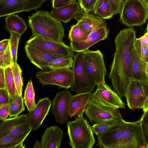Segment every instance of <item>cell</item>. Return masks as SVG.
Here are the masks:
<instances>
[{"mask_svg": "<svg viewBox=\"0 0 148 148\" xmlns=\"http://www.w3.org/2000/svg\"><path fill=\"white\" fill-rule=\"evenodd\" d=\"M72 95L68 90L58 92L52 102V113L56 121L63 124L69 116L70 102Z\"/></svg>", "mask_w": 148, "mask_h": 148, "instance_id": "2e32d148", "label": "cell"}, {"mask_svg": "<svg viewBox=\"0 0 148 148\" xmlns=\"http://www.w3.org/2000/svg\"><path fill=\"white\" fill-rule=\"evenodd\" d=\"M119 21L129 27L141 26L148 18V7L142 0H125Z\"/></svg>", "mask_w": 148, "mask_h": 148, "instance_id": "277c9868", "label": "cell"}, {"mask_svg": "<svg viewBox=\"0 0 148 148\" xmlns=\"http://www.w3.org/2000/svg\"><path fill=\"white\" fill-rule=\"evenodd\" d=\"M82 52L85 67L97 85L105 83L107 72L103 54L99 50L88 49Z\"/></svg>", "mask_w": 148, "mask_h": 148, "instance_id": "ba28073f", "label": "cell"}, {"mask_svg": "<svg viewBox=\"0 0 148 148\" xmlns=\"http://www.w3.org/2000/svg\"><path fill=\"white\" fill-rule=\"evenodd\" d=\"M0 120V138L8 135L29 134L32 130L27 122L26 114Z\"/></svg>", "mask_w": 148, "mask_h": 148, "instance_id": "5bb4252c", "label": "cell"}, {"mask_svg": "<svg viewBox=\"0 0 148 148\" xmlns=\"http://www.w3.org/2000/svg\"><path fill=\"white\" fill-rule=\"evenodd\" d=\"M147 64H143L134 48L130 68V79L148 82L146 72Z\"/></svg>", "mask_w": 148, "mask_h": 148, "instance_id": "cb8c5ba5", "label": "cell"}, {"mask_svg": "<svg viewBox=\"0 0 148 148\" xmlns=\"http://www.w3.org/2000/svg\"><path fill=\"white\" fill-rule=\"evenodd\" d=\"M69 145L73 148H92L95 142L91 127L83 116L67 124Z\"/></svg>", "mask_w": 148, "mask_h": 148, "instance_id": "3957f363", "label": "cell"}, {"mask_svg": "<svg viewBox=\"0 0 148 148\" xmlns=\"http://www.w3.org/2000/svg\"><path fill=\"white\" fill-rule=\"evenodd\" d=\"M142 109L143 112H146L148 110V96L145 102Z\"/></svg>", "mask_w": 148, "mask_h": 148, "instance_id": "7dc6e473", "label": "cell"}, {"mask_svg": "<svg viewBox=\"0 0 148 148\" xmlns=\"http://www.w3.org/2000/svg\"><path fill=\"white\" fill-rule=\"evenodd\" d=\"M84 112L86 116L93 124L112 120L123 119L120 110L100 106L91 99L89 101Z\"/></svg>", "mask_w": 148, "mask_h": 148, "instance_id": "7c38bea8", "label": "cell"}, {"mask_svg": "<svg viewBox=\"0 0 148 148\" xmlns=\"http://www.w3.org/2000/svg\"><path fill=\"white\" fill-rule=\"evenodd\" d=\"M28 18L32 37L38 36L47 40L63 42L64 29L62 24L52 16L50 12L39 10Z\"/></svg>", "mask_w": 148, "mask_h": 148, "instance_id": "7a4b0ae2", "label": "cell"}, {"mask_svg": "<svg viewBox=\"0 0 148 148\" xmlns=\"http://www.w3.org/2000/svg\"><path fill=\"white\" fill-rule=\"evenodd\" d=\"M136 41L142 45L148 46V32L139 38H136Z\"/></svg>", "mask_w": 148, "mask_h": 148, "instance_id": "f6af8a7d", "label": "cell"}, {"mask_svg": "<svg viewBox=\"0 0 148 148\" xmlns=\"http://www.w3.org/2000/svg\"><path fill=\"white\" fill-rule=\"evenodd\" d=\"M29 134L7 135L0 138V148H24L23 142Z\"/></svg>", "mask_w": 148, "mask_h": 148, "instance_id": "484cf974", "label": "cell"}, {"mask_svg": "<svg viewBox=\"0 0 148 148\" xmlns=\"http://www.w3.org/2000/svg\"><path fill=\"white\" fill-rule=\"evenodd\" d=\"M34 148H41V144L38 140H37L33 147Z\"/></svg>", "mask_w": 148, "mask_h": 148, "instance_id": "681fc988", "label": "cell"}, {"mask_svg": "<svg viewBox=\"0 0 148 148\" xmlns=\"http://www.w3.org/2000/svg\"><path fill=\"white\" fill-rule=\"evenodd\" d=\"M135 48L136 49L140 60L142 61L147 53L148 49V46L142 45L135 40Z\"/></svg>", "mask_w": 148, "mask_h": 148, "instance_id": "ab89813d", "label": "cell"}, {"mask_svg": "<svg viewBox=\"0 0 148 148\" xmlns=\"http://www.w3.org/2000/svg\"><path fill=\"white\" fill-rule=\"evenodd\" d=\"M6 16L5 29L9 32H14L21 36L23 35L27 28L25 21L17 14H11Z\"/></svg>", "mask_w": 148, "mask_h": 148, "instance_id": "d4e9b609", "label": "cell"}, {"mask_svg": "<svg viewBox=\"0 0 148 148\" xmlns=\"http://www.w3.org/2000/svg\"><path fill=\"white\" fill-rule=\"evenodd\" d=\"M110 5L114 14H120L123 5V0H107Z\"/></svg>", "mask_w": 148, "mask_h": 148, "instance_id": "f35d334b", "label": "cell"}, {"mask_svg": "<svg viewBox=\"0 0 148 148\" xmlns=\"http://www.w3.org/2000/svg\"><path fill=\"white\" fill-rule=\"evenodd\" d=\"M10 39H5L0 42V52L5 50L10 44Z\"/></svg>", "mask_w": 148, "mask_h": 148, "instance_id": "bcb514c9", "label": "cell"}, {"mask_svg": "<svg viewBox=\"0 0 148 148\" xmlns=\"http://www.w3.org/2000/svg\"><path fill=\"white\" fill-rule=\"evenodd\" d=\"M146 148H148V142L146 144Z\"/></svg>", "mask_w": 148, "mask_h": 148, "instance_id": "db71d44e", "label": "cell"}, {"mask_svg": "<svg viewBox=\"0 0 148 148\" xmlns=\"http://www.w3.org/2000/svg\"><path fill=\"white\" fill-rule=\"evenodd\" d=\"M140 119L143 132L147 143L148 142V110L144 112Z\"/></svg>", "mask_w": 148, "mask_h": 148, "instance_id": "74e56055", "label": "cell"}, {"mask_svg": "<svg viewBox=\"0 0 148 148\" xmlns=\"http://www.w3.org/2000/svg\"><path fill=\"white\" fill-rule=\"evenodd\" d=\"M98 0H78L80 8L90 12L93 11Z\"/></svg>", "mask_w": 148, "mask_h": 148, "instance_id": "8d00e7d4", "label": "cell"}, {"mask_svg": "<svg viewBox=\"0 0 148 148\" xmlns=\"http://www.w3.org/2000/svg\"><path fill=\"white\" fill-rule=\"evenodd\" d=\"M74 18L77 21L76 24L88 34L100 24L105 22L101 18L81 8Z\"/></svg>", "mask_w": 148, "mask_h": 148, "instance_id": "d6986e66", "label": "cell"}, {"mask_svg": "<svg viewBox=\"0 0 148 148\" xmlns=\"http://www.w3.org/2000/svg\"><path fill=\"white\" fill-rule=\"evenodd\" d=\"M109 32L105 21L89 34L86 40L79 42L70 41V46L73 51L77 53L86 51L95 43L106 38Z\"/></svg>", "mask_w": 148, "mask_h": 148, "instance_id": "e0dca14e", "label": "cell"}, {"mask_svg": "<svg viewBox=\"0 0 148 148\" xmlns=\"http://www.w3.org/2000/svg\"><path fill=\"white\" fill-rule=\"evenodd\" d=\"M12 67L17 94L20 96H22L23 86L22 71L17 63L14 64Z\"/></svg>", "mask_w": 148, "mask_h": 148, "instance_id": "d6a6232c", "label": "cell"}, {"mask_svg": "<svg viewBox=\"0 0 148 148\" xmlns=\"http://www.w3.org/2000/svg\"><path fill=\"white\" fill-rule=\"evenodd\" d=\"M91 99L97 104L105 107L118 109H125V103L118 94L105 83L97 85Z\"/></svg>", "mask_w": 148, "mask_h": 148, "instance_id": "30bf717a", "label": "cell"}, {"mask_svg": "<svg viewBox=\"0 0 148 148\" xmlns=\"http://www.w3.org/2000/svg\"><path fill=\"white\" fill-rule=\"evenodd\" d=\"M36 76L43 85H52L68 89L71 86L73 72L70 68L38 71Z\"/></svg>", "mask_w": 148, "mask_h": 148, "instance_id": "9c48e42d", "label": "cell"}, {"mask_svg": "<svg viewBox=\"0 0 148 148\" xmlns=\"http://www.w3.org/2000/svg\"><path fill=\"white\" fill-rule=\"evenodd\" d=\"M23 101L22 96H20L18 94L14 99L9 98L8 104L10 117L18 116L25 110Z\"/></svg>", "mask_w": 148, "mask_h": 148, "instance_id": "f1b7e54d", "label": "cell"}, {"mask_svg": "<svg viewBox=\"0 0 148 148\" xmlns=\"http://www.w3.org/2000/svg\"><path fill=\"white\" fill-rule=\"evenodd\" d=\"M146 31H147V32H148V22L147 27V29H146Z\"/></svg>", "mask_w": 148, "mask_h": 148, "instance_id": "f5cc1de1", "label": "cell"}, {"mask_svg": "<svg viewBox=\"0 0 148 148\" xmlns=\"http://www.w3.org/2000/svg\"><path fill=\"white\" fill-rule=\"evenodd\" d=\"M146 73L147 74V78H148V64H147V67H146Z\"/></svg>", "mask_w": 148, "mask_h": 148, "instance_id": "816d5d0a", "label": "cell"}, {"mask_svg": "<svg viewBox=\"0 0 148 148\" xmlns=\"http://www.w3.org/2000/svg\"><path fill=\"white\" fill-rule=\"evenodd\" d=\"M63 133L62 130L57 126L47 128L42 136L41 148H60Z\"/></svg>", "mask_w": 148, "mask_h": 148, "instance_id": "ffe728a7", "label": "cell"}, {"mask_svg": "<svg viewBox=\"0 0 148 148\" xmlns=\"http://www.w3.org/2000/svg\"><path fill=\"white\" fill-rule=\"evenodd\" d=\"M25 49L27 56L30 61L42 70L46 69L49 62L57 56L45 53L26 45Z\"/></svg>", "mask_w": 148, "mask_h": 148, "instance_id": "603a6c76", "label": "cell"}, {"mask_svg": "<svg viewBox=\"0 0 148 148\" xmlns=\"http://www.w3.org/2000/svg\"><path fill=\"white\" fill-rule=\"evenodd\" d=\"M125 122L123 119L97 135L96 145L101 148H119Z\"/></svg>", "mask_w": 148, "mask_h": 148, "instance_id": "9a60e30c", "label": "cell"}, {"mask_svg": "<svg viewBox=\"0 0 148 148\" xmlns=\"http://www.w3.org/2000/svg\"><path fill=\"white\" fill-rule=\"evenodd\" d=\"M145 5L148 7V0H142Z\"/></svg>", "mask_w": 148, "mask_h": 148, "instance_id": "f907efd6", "label": "cell"}, {"mask_svg": "<svg viewBox=\"0 0 148 148\" xmlns=\"http://www.w3.org/2000/svg\"><path fill=\"white\" fill-rule=\"evenodd\" d=\"M13 64L9 44L5 50L0 52V68L12 67Z\"/></svg>", "mask_w": 148, "mask_h": 148, "instance_id": "e575fe53", "label": "cell"}, {"mask_svg": "<svg viewBox=\"0 0 148 148\" xmlns=\"http://www.w3.org/2000/svg\"><path fill=\"white\" fill-rule=\"evenodd\" d=\"M52 102L48 97L39 99L34 108L26 114L27 122L32 130H36L48 114Z\"/></svg>", "mask_w": 148, "mask_h": 148, "instance_id": "ac0fdd59", "label": "cell"}, {"mask_svg": "<svg viewBox=\"0 0 148 148\" xmlns=\"http://www.w3.org/2000/svg\"><path fill=\"white\" fill-rule=\"evenodd\" d=\"M136 31L132 27L124 28L116 36L115 50L108 75L114 90L122 98L130 80V68L135 48Z\"/></svg>", "mask_w": 148, "mask_h": 148, "instance_id": "6da1fadb", "label": "cell"}, {"mask_svg": "<svg viewBox=\"0 0 148 148\" xmlns=\"http://www.w3.org/2000/svg\"><path fill=\"white\" fill-rule=\"evenodd\" d=\"M88 34L77 24L71 26L68 37L70 41L79 42L86 40Z\"/></svg>", "mask_w": 148, "mask_h": 148, "instance_id": "1f68e13d", "label": "cell"}, {"mask_svg": "<svg viewBox=\"0 0 148 148\" xmlns=\"http://www.w3.org/2000/svg\"><path fill=\"white\" fill-rule=\"evenodd\" d=\"M148 96V82L130 79L125 96L130 109H142Z\"/></svg>", "mask_w": 148, "mask_h": 148, "instance_id": "8fae6325", "label": "cell"}, {"mask_svg": "<svg viewBox=\"0 0 148 148\" xmlns=\"http://www.w3.org/2000/svg\"><path fill=\"white\" fill-rule=\"evenodd\" d=\"M122 119L110 120L94 124L91 126L92 132L94 134L97 135L103 132L111 126Z\"/></svg>", "mask_w": 148, "mask_h": 148, "instance_id": "d590c367", "label": "cell"}, {"mask_svg": "<svg viewBox=\"0 0 148 148\" xmlns=\"http://www.w3.org/2000/svg\"><path fill=\"white\" fill-rule=\"evenodd\" d=\"M72 68L73 81L71 91L77 93L92 92L97 84L85 67L82 52H77L75 56Z\"/></svg>", "mask_w": 148, "mask_h": 148, "instance_id": "5b68a950", "label": "cell"}, {"mask_svg": "<svg viewBox=\"0 0 148 148\" xmlns=\"http://www.w3.org/2000/svg\"><path fill=\"white\" fill-rule=\"evenodd\" d=\"M9 116V104H6L0 106V119L3 120Z\"/></svg>", "mask_w": 148, "mask_h": 148, "instance_id": "7bdbcfd3", "label": "cell"}, {"mask_svg": "<svg viewBox=\"0 0 148 148\" xmlns=\"http://www.w3.org/2000/svg\"><path fill=\"white\" fill-rule=\"evenodd\" d=\"M91 92L77 93L72 95L70 102L69 116L71 118L76 115L77 117L83 116L87 104L91 99Z\"/></svg>", "mask_w": 148, "mask_h": 148, "instance_id": "44dd1931", "label": "cell"}, {"mask_svg": "<svg viewBox=\"0 0 148 148\" xmlns=\"http://www.w3.org/2000/svg\"><path fill=\"white\" fill-rule=\"evenodd\" d=\"M5 70L4 68H0V89H6Z\"/></svg>", "mask_w": 148, "mask_h": 148, "instance_id": "ee69618b", "label": "cell"}, {"mask_svg": "<svg viewBox=\"0 0 148 148\" xmlns=\"http://www.w3.org/2000/svg\"><path fill=\"white\" fill-rule=\"evenodd\" d=\"M73 59L70 57L56 56L49 62L46 69L53 70L71 68L73 62Z\"/></svg>", "mask_w": 148, "mask_h": 148, "instance_id": "83f0119b", "label": "cell"}, {"mask_svg": "<svg viewBox=\"0 0 148 148\" xmlns=\"http://www.w3.org/2000/svg\"><path fill=\"white\" fill-rule=\"evenodd\" d=\"M26 45L45 53L56 56L74 58L73 51L70 46L60 42L44 39L38 36L32 37Z\"/></svg>", "mask_w": 148, "mask_h": 148, "instance_id": "8992f818", "label": "cell"}, {"mask_svg": "<svg viewBox=\"0 0 148 148\" xmlns=\"http://www.w3.org/2000/svg\"><path fill=\"white\" fill-rule=\"evenodd\" d=\"M142 62L143 64H148V49L147 53L144 59L142 61Z\"/></svg>", "mask_w": 148, "mask_h": 148, "instance_id": "c3c4849f", "label": "cell"}, {"mask_svg": "<svg viewBox=\"0 0 148 148\" xmlns=\"http://www.w3.org/2000/svg\"><path fill=\"white\" fill-rule=\"evenodd\" d=\"M23 100L28 111L32 110L36 105L35 102V92L31 80L28 82L25 89Z\"/></svg>", "mask_w": 148, "mask_h": 148, "instance_id": "f546056e", "label": "cell"}, {"mask_svg": "<svg viewBox=\"0 0 148 148\" xmlns=\"http://www.w3.org/2000/svg\"><path fill=\"white\" fill-rule=\"evenodd\" d=\"M9 101V96L7 89H0V106L8 104Z\"/></svg>", "mask_w": 148, "mask_h": 148, "instance_id": "60d3db41", "label": "cell"}, {"mask_svg": "<svg viewBox=\"0 0 148 148\" xmlns=\"http://www.w3.org/2000/svg\"><path fill=\"white\" fill-rule=\"evenodd\" d=\"M141 119L134 122L125 121L119 148H146Z\"/></svg>", "mask_w": 148, "mask_h": 148, "instance_id": "52a82bcc", "label": "cell"}, {"mask_svg": "<svg viewBox=\"0 0 148 148\" xmlns=\"http://www.w3.org/2000/svg\"><path fill=\"white\" fill-rule=\"evenodd\" d=\"M47 0H0V17L40 8Z\"/></svg>", "mask_w": 148, "mask_h": 148, "instance_id": "4fadbf2b", "label": "cell"}, {"mask_svg": "<svg viewBox=\"0 0 148 148\" xmlns=\"http://www.w3.org/2000/svg\"><path fill=\"white\" fill-rule=\"evenodd\" d=\"M80 7L78 2H75L60 7L53 8L51 15L61 22L66 23L74 18Z\"/></svg>", "mask_w": 148, "mask_h": 148, "instance_id": "7402d4cb", "label": "cell"}, {"mask_svg": "<svg viewBox=\"0 0 148 148\" xmlns=\"http://www.w3.org/2000/svg\"><path fill=\"white\" fill-rule=\"evenodd\" d=\"M77 0H52L53 8L63 6L74 2Z\"/></svg>", "mask_w": 148, "mask_h": 148, "instance_id": "b9f144b4", "label": "cell"}, {"mask_svg": "<svg viewBox=\"0 0 148 148\" xmlns=\"http://www.w3.org/2000/svg\"><path fill=\"white\" fill-rule=\"evenodd\" d=\"M5 74L6 89L9 98H14L17 94L12 67L5 68Z\"/></svg>", "mask_w": 148, "mask_h": 148, "instance_id": "4dcf8cb0", "label": "cell"}, {"mask_svg": "<svg viewBox=\"0 0 148 148\" xmlns=\"http://www.w3.org/2000/svg\"><path fill=\"white\" fill-rule=\"evenodd\" d=\"M10 44L14 64L17 63V57L18 42L21 36L13 32H10Z\"/></svg>", "mask_w": 148, "mask_h": 148, "instance_id": "836d02e7", "label": "cell"}, {"mask_svg": "<svg viewBox=\"0 0 148 148\" xmlns=\"http://www.w3.org/2000/svg\"><path fill=\"white\" fill-rule=\"evenodd\" d=\"M93 11L95 15L104 20L110 19L114 15L107 0H98Z\"/></svg>", "mask_w": 148, "mask_h": 148, "instance_id": "4316f807", "label": "cell"}]
</instances>
